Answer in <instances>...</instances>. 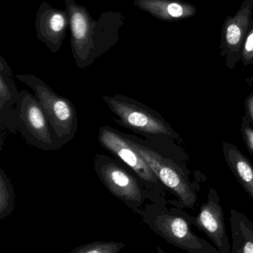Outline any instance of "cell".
<instances>
[{"instance_id": "obj_6", "label": "cell", "mask_w": 253, "mask_h": 253, "mask_svg": "<svg viewBox=\"0 0 253 253\" xmlns=\"http://www.w3.org/2000/svg\"><path fill=\"white\" fill-rule=\"evenodd\" d=\"M129 141L145 159L156 177L178 196L182 205L185 208H194L197 201L196 191L181 169L172 161L154 150L132 140L129 139Z\"/></svg>"}, {"instance_id": "obj_13", "label": "cell", "mask_w": 253, "mask_h": 253, "mask_svg": "<svg viewBox=\"0 0 253 253\" xmlns=\"http://www.w3.org/2000/svg\"><path fill=\"white\" fill-rule=\"evenodd\" d=\"M15 205V193L10 178L2 169H0V219L7 218L13 212Z\"/></svg>"}, {"instance_id": "obj_17", "label": "cell", "mask_w": 253, "mask_h": 253, "mask_svg": "<svg viewBox=\"0 0 253 253\" xmlns=\"http://www.w3.org/2000/svg\"><path fill=\"white\" fill-rule=\"evenodd\" d=\"M242 132L247 146L253 154V126L250 125L248 120H246L245 117L242 122Z\"/></svg>"}, {"instance_id": "obj_11", "label": "cell", "mask_w": 253, "mask_h": 253, "mask_svg": "<svg viewBox=\"0 0 253 253\" xmlns=\"http://www.w3.org/2000/svg\"><path fill=\"white\" fill-rule=\"evenodd\" d=\"M232 253H253V222L242 212L232 210Z\"/></svg>"}, {"instance_id": "obj_8", "label": "cell", "mask_w": 253, "mask_h": 253, "mask_svg": "<svg viewBox=\"0 0 253 253\" xmlns=\"http://www.w3.org/2000/svg\"><path fill=\"white\" fill-rule=\"evenodd\" d=\"M181 214L203 232L213 242L220 253H232L231 245L226 231L224 211L218 193L211 189L206 203L202 205L197 216L193 217L181 211Z\"/></svg>"}, {"instance_id": "obj_15", "label": "cell", "mask_w": 253, "mask_h": 253, "mask_svg": "<svg viewBox=\"0 0 253 253\" xmlns=\"http://www.w3.org/2000/svg\"><path fill=\"white\" fill-rule=\"evenodd\" d=\"M241 60L245 65H251L253 62V19L245 38Z\"/></svg>"}, {"instance_id": "obj_9", "label": "cell", "mask_w": 253, "mask_h": 253, "mask_svg": "<svg viewBox=\"0 0 253 253\" xmlns=\"http://www.w3.org/2000/svg\"><path fill=\"white\" fill-rule=\"evenodd\" d=\"M98 141L102 147L124 162L141 179L157 182V177L145 159L131 144L129 138L120 135L116 129L104 126L100 129Z\"/></svg>"}, {"instance_id": "obj_7", "label": "cell", "mask_w": 253, "mask_h": 253, "mask_svg": "<svg viewBox=\"0 0 253 253\" xmlns=\"http://www.w3.org/2000/svg\"><path fill=\"white\" fill-rule=\"evenodd\" d=\"M253 0H245L234 16L226 18L221 29V53L233 68L242 58V48L253 21Z\"/></svg>"}, {"instance_id": "obj_16", "label": "cell", "mask_w": 253, "mask_h": 253, "mask_svg": "<svg viewBox=\"0 0 253 253\" xmlns=\"http://www.w3.org/2000/svg\"><path fill=\"white\" fill-rule=\"evenodd\" d=\"M73 34L76 40H81L86 37L87 24L84 16L80 13H76L72 17Z\"/></svg>"}, {"instance_id": "obj_1", "label": "cell", "mask_w": 253, "mask_h": 253, "mask_svg": "<svg viewBox=\"0 0 253 253\" xmlns=\"http://www.w3.org/2000/svg\"><path fill=\"white\" fill-rule=\"evenodd\" d=\"M16 77L34 92L56 143L62 147L71 141L78 127L77 111L72 102L59 96L43 80L32 74H19Z\"/></svg>"}, {"instance_id": "obj_5", "label": "cell", "mask_w": 253, "mask_h": 253, "mask_svg": "<svg viewBox=\"0 0 253 253\" xmlns=\"http://www.w3.org/2000/svg\"><path fill=\"white\" fill-rule=\"evenodd\" d=\"M95 169L102 184L113 196L133 209L142 205L144 193L139 183L117 162L101 155L95 160Z\"/></svg>"}, {"instance_id": "obj_18", "label": "cell", "mask_w": 253, "mask_h": 253, "mask_svg": "<svg viewBox=\"0 0 253 253\" xmlns=\"http://www.w3.org/2000/svg\"><path fill=\"white\" fill-rule=\"evenodd\" d=\"M50 25L53 31L59 32L65 26V19L62 15L56 13L51 19Z\"/></svg>"}, {"instance_id": "obj_12", "label": "cell", "mask_w": 253, "mask_h": 253, "mask_svg": "<svg viewBox=\"0 0 253 253\" xmlns=\"http://www.w3.org/2000/svg\"><path fill=\"white\" fill-rule=\"evenodd\" d=\"M224 153L235 176L253 200V165L233 144L224 143Z\"/></svg>"}, {"instance_id": "obj_10", "label": "cell", "mask_w": 253, "mask_h": 253, "mask_svg": "<svg viewBox=\"0 0 253 253\" xmlns=\"http://www.w3.org/2000/svg\"><path fill=\"white\" fill-rule=\"evenodd\" d=\"M20 91H18L13 74L7 64L0 66V126L1 131L15 133L18 130L16 105Z\"/></svg>"}, {"instance_id": "obj_2", "label": "cell", "mask_w": 253, "mask_h": 253, "mask_svg": "<svg viewBox=\"0 0 253 253\" xmlns=\"http://www.w3.org/2000/svg\"><path fill=\"white\" fill-rule=\"evenodd\" d=\"M146 223L160 237L188 253H220L216 248L195 234L181 211H156L145 216Z\"/></svg>"}, {"instance_id": "obj_20", "label": "cell", "mask_w": 253, "mask_h": 253, "mask_svg": "<svg viewBox=\"0 0 253 253\" xmlns=\"http://www.w3.org/2000/svg\"><path fill=\"white\" fill-rule=\"evenodd\" d=\"M248 81L251 82V83H253V77H251V78H250L249 80H248Z\"/></svg>"}, {"instance_id": "obj_4", "label": "cell", "mask_w": 253, "mask_h": 253, "mask_svg": "<svg viewBox=\"0 0 253 253\" xmlns=\"http://www.w3.org/2000/svg\"><path fill=\"white\" fill-rule=\"evenodd\" d=\"M18 130L24 139L33 147L46 151L58 150L50 125L34 95L28 90L20 91L16 105Z\"/></svg>"}, {"instance_id": "obj_3", "label": "cell", "mask_w": 253, "mask_h": 253, "mask_svg": "<svg viewBox=\"0 0 253 253\" xmlns=\"http://www.w3.org/2000/svg\"><path fill=\"white\" fill-rule=\"evenodd\" d=\"M114 119L120 126L141 134L173 135L171 126L162 119L160 114L150 109L138 101L123 95L102 96Z\"/></svg>"}, {"instance_id": "obj_19", "label": "cell", "mask_w": 253, "mask_h": 253, "mask_svg": "<svg viewBox=\"0 0 253 253\" xmlns=\"http://www.w3.org/2000/svg\"><path fill=\"white\" fill-rule=\"evenodd\" d=\"M246 109L248 115L251 117L253 123V93H251L246 100Z\"/></svg>"}, {"instance_id": "obj_14", "label": "cell", "mask_w": 253, "mask_h": 253, "mask_svg": "<svg viewBox=\"0 0 253 253\" xmlns=\"http://www.w3.org/2000/svg\"><path fill=\"white\" fill-rule=\"evenodd\" d=\"M124 247L122 242H96L82 245L69 253H119Z\"/></svg>"}]
</instances>
